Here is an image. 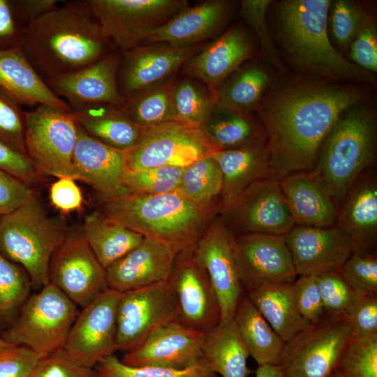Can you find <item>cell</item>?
<instances>
[{
    "label": "cell",
    "mask_w": 377,
    "mask_h": 377,
    "mask_svg": "<svg viewBox=\"0 0 377 377\" xmlns=\"http://www.w3.org/2000/svg\"><path fill=\"white\" fill-rule=\"evenodd\" d=\"M362 98L357 88L318 82L284 86L254 110L266 135L273 177L314 168L320 147L339 117Z\"/></svg>",
    "instance_id": "cell-1"
},
{
    "label": "cell",
    "mask_w": 377,
    "mask_h": 377,
    "mask_svg": "<svg viewBox=\"0 0 377 377\" xmlns=\"http://www.w3.org/2000/svg\"><path fill=\"white\" fill-rule=\"evenodd\" d=\"M20 47L44 81L89 66L116 50L103 36L88 0L63 1L27 24Z\"/></svg>",
    "instance_id": "cell-2"
},
{
    "label": "cell",
    "mask_w": 377,
    "mask_h": 377,
    "mask_svg": "<svg viewBox=\"0 0 377 377\" xmlns=\"http://www.w3.org/2000/svg\"><path fill=\"white\" fill-rule=\"evenodd\" d=\"M103 214L177 254L192 250L218 209L200 207L178 191L157 195L128 193L104 201Z\"/></svg>",
    "instance_id": "cell-3"
},
{
    "label": "cell",
    "mask_w": 377,
    "mask_h": 377,
    "mask_svg": "<svg viewBox=\"0 0 377 377\" xmlns=\"http://www.w3.org/2000/svg\"><path fill=\"white\" fill-rule=\"evenodd\" d=\"M331 1L286 0L277 9L279 34L290 62L302 73L331 79L374 81L345 59L327 32Z\"/></svg>",
    "instance_id": "cell-4"
},
{
    "label": "cell",
    "mask_w": 377,
    "mask_h": 377,
    "mask_svg": "<svg viewBox=\"0 0 377 377\" xmlns=\"http://www.w3.org/2000/svg\"><path fill=\"white\" fill-rule=\"evenodd\" d=\"M376 144L374 117L363 108L346 111L323 140L312 170L327 186L338 207L357 177L373 166Z\"/></svg>",
    "instance_id": "cell-5"
},
{
    "label": "cell",
    "mask_w": 377,
    "mask_h": 377,
    "mask_svg": "<svg viewBox=\"0 0 377 377\" xmlns=\"http://www.w3.org/2000/svg\"><path fill=\"white\" fill-rule=\"evenodd\" d=\"M67 236L64 227L51 219L34 194L15 211L0 217V253L21 266L31 286L50 283L51 258Z\"/></svg>",
    "instance_id": "cell-6"
},
{
    "label": "cell",
    "mask_w": 377,
    "mask_h": 377,
    "mask_svg": "<svg viewBox=\"0 0 377 377\" xmlns=\"http://www.w3.org/2000/svg\"><path fill=\"white\" fill-rule=\"evenodd\" d=\"M77 305L52 283L29 295L0 337L48 355L61 349L78 315Z\"/></svg>",
    "instance_id": "cell-7"
},
{
    "label": "cell",
    "mask_w": 377,
    "mask_h": 377,
    "mask_svg": "<svg viewBox=\"0 0 377 377\" xmlns=\"http://www.w3.org/2000/svg\"><path fill=\"white\" fill-rule=\"evenodd\" d=\"M26 154L37 173L79 180L73 163L79 126L71 111L38 105L25 112Z\"/></svg>",
    "instance_id": "cell-8"
},
{
    "label": "cell",
    "mask_w": 377,
    "mask_h": 377,
    "mask_svg": "<svg viewBox=\"0 0 377 377\" xmlns=\"http://www.w3.org/2000/svg\"><path fill=\"white\" fill-rule=\"evenodd\" d=\"M103 36L121 52L188 7L186 0H88Z\"/></svg>",
    "instance_id": "cell-9"
},
{
    "label": "cell",
    "mask_w": 377,
    "mask_h": 377,
    "mask_svg": "<svg viewBox=\"0 0 377 377\" xmlns=\"http://www.w3.org/2000/svg\"><path fill=\"white\" fill-rule=\"evenodd\" d=\"M218 151L201 128L168 121L144 128L137 143L125 151L126 166L127 170L184 168Z\"/></svg>",
    "instance_id": "cell-10"
},
{
    "label": "cell",
    "mask_w": 377,
    "mask_h": 377,
    "mask_svg": "<svg viewBox=\"0 0 377 377\" xmlns=\"http://www.w3.org/2000/svg\"><path fill=\"white\" fill-rule=\"evenodd\" d=\"M352 339L346 318L325 314L285 343L278 366L286 377H331Z\"/></svg>",
    "instance_id": "cell-11"
},
{
    "label": "cell",
    "mask_w": 377,
    "mask_h": 377,
    "mask_svg": "<svg viewBox=\"0 0 377 377\" xmlns=\"http://www.w3.org/2000/svg\"><path fill=\"white\" fill-rule=\"evenodd\" d=\"M180 322L175 295L167 281L121 293L117 308V349L128 352L151 333Z\"/></svg>",
    "instance_id": "cell-12"
},
{
    "label": "cell",
    "mask_w": 377,
    "mask_h": 377,
    "mask_svg": "<svg viewBox=\"0 0 377 377\" xmlns=\"http://www.w3.org/2000/svg\"><path fill=\"white\" fill-rule=\"evenodd\" d=\"M219 216L235 235L260 233L285 236L295 226L280 180L273 177L250 185Z\"/></svg>",
    "instance_id": "cell-13"
},
{
    "label": "cell",
    "mask_w": 377,
    "mask_h": 377,
    "mask_svg": "<svg viewBox=\"0 0 377 377\" xmlns=\"http://www.w3.org/2000/svg\"><path fill=\"white\" fill-rule=\"evenodd\" d=\"M121 293L108 289L76 317L63 347L76 362L90 368L117 349V308Z\"/></svg>",
    "instance_id": "cell-14"
},
{
    "label": "cell",
    "mask_w": 377,
    "mask_h": 377,
    "mask_svg": "<svg viewBox=\"0 0 377 377\" xmlns=\"http://www.w3.org/2000/svg\"><path fill=\"white\" fill-rule=\"evenodd\" d=\"M49 279L82 308L109 289L105 269L83 235H67L51 258Z\"/></svg>",
    "instance_id": "cell-15"
},
{
    "label": "cell",
    "mask_w": 377,
    "mask_h": 377,
    "mask_svg": "<svg viewBox=\"0 0 377 377\" xmlns=\"http://www.w3.org/2000/svg\"><path fill=\"white\" fill-rule=\"evenodd\" d=\"M168 282L177 298L182 324L205 334L220 323L216 293L192 250L176 255Z\"/></svg>",
    "instance_id": "cell-16"
},
{
    "label": "cell",
    "mask_w": 377,
    "mask_h": 377,
    "mask_svg": "<svg viewBox=\"0 0 377 377\" xmlns=\"http://www.w3.org/2000/svg\"><path fill=\"white\" fill-rule=\"evenodd\" d=\"M233 238L234 234L217 215L192 249L216 293L221 308L220 322L234 319L244 292L235 263Z\"/></svg>",
    "instance_id": "cell-17"
},
{
    "label": "cell",
    "mask_w": 377,
    "mask_h": 377,
    "mask_svg": "<svg viewBox=\"0 0 377 377\" xmlns=\"http://www.w3.org/2000/svg\"><path fill=\"white\" fill-rule=\"evenodd\" d=\"M233 251L244 291L271 283H294L297 273L285 236L234 235Z\"/></svg>",
    "instance_id": "cell-18"
},
{
    "label": "cell",
    "mask_w": 377,
    "mask_h": 377,
    "mask_svg": "<svg viewBox=\"0 0 377 377\" xmlns=\"http://www.w3.org/2000/svg\"><path fill=\"white\" fill-rule=\"evenodd\" d=\"M202 47L200 44L175 47L156 43L122 52L117 73L119 93L124 98L165 81Z\"/></svg>",
    "instance_id": "cell-19"
},
{
    "label": "cell",
    "mask_w": 377,
    "mask_h": 377,
    "mask_svg": "<svg viewBox=\"0 0 377 377\" xmlns=\"http://www.w3.org/2000/svg\"><path fill=\"white\" fill-rule=\"evenodd\" d=\"M285 239L300 276L339 271L353 251L351 240L335 226L295 225Z\"/></svg>",
    "instance_id": "cell-20"
},
{
    "label": "cell",
    "mask_w": 377,
    "mask_h": 377,
    "mask_svg": "<svg viewBox=\"0 0 377 377\" xmlns=\"http://www.w3.org/2000/svg\"><path fill=\"white\" fill-rule=\"evenodd\" d=\"M121 55V51L113 50L89 66L45 82L70 108L94 103L121 106L124 98L117 85Z\"/></svg>",
    "instance_id": "cell-21"
},
{
    "label": "cell",
    "mask_w": 377,
    "mask_h": 377,
    "mask_svg": "<svg viewBox=\"0 0 377 377\" xmlns=\"http://www.w3.org/2000/svg\"><path fill=\"white\" fill-rule=\"evenodd\" d=\"M205 334L180 322L162 326L138 346L125 353L121 360L133 366L185 368L201 360Z\"/></svg>",
    "instance_id": "cell-22"
},
{
    "label": "cell",
    "mask_w": 377,
    "mask_h": 377,
    "mask_svg": "<svg viewBox=\"0 0 377 377\" xmlns=\"http://www.w3.org/2000/svg\"><path fill=\"white\" fill-rule=\"evenodd\" d=\"M73 163L79 180L89 184L104 201L130 193L124 183L125 151L103 144L80 127Z\"/></svg>",
    "instance_id": "cell-23"
},
{
    "label": "cell",
    "mask_w": 377,
    "mask_h": 377,
    "mask_svg": "<svg viewBox=\"0 0 377 377\" xmlns=\"http://www.w3.org/2000/svg\"><path fill=\"white\" fill-rule=\"evenodd\" d=\"M253 52V43L246 32L241 26L235 24L182 67L188 77L203 82L214 96L229 75Z\"/></svg>",
    "instance_id": "cell-24"
},
{
    "label": "cell",
    "mask_w": 377,
    "mask_h": 377,
    "mask_svg": "<svg viewBox=\"0 0 377 377\" xmlns=\"http://www.w3.org/2000/svg\"><path fill=\"white\" fill-rule=\"evenodd\" d=\"M334 226L353 244V253L376 251L377 179L371 168L355 180L340 205Z\"/></svg>",
    "instance_id": "cell-25"
},
{
    "label": "cell",
    "mask_w": 377,
    "mask_h": 377,
    "mask_svg": "<svg viewBox=\"0 0 377 377\" xmlns=\"http://www.w3.org/2000/svg\"><path fill=\"white\" fill-rule=\"evenodd\" d=\"M177 253L144 237L142 242L105 269L108 288L120 293L167 281Z\"/></svg>",
    "instance_id": "cell-26"
},
{
    "label": "cell",
    "mask_w": 377,
    "mask_h": 377,
    "mask_svg": "<svg viewBox=\"0 0 377 377\" xmlns=\"http://www.w3.org/2000/svg\"><path fill=\"white\" fill-rule=\"evenodd\" d=\"M280 186L295 225L334 226L337 203L327 186L313 170L289 174L280 180Z\"/></svg>",
    "instance_id": "cell-27"
},
{
    "label": "cell",
    "mask_w": 377,
    "mask_h": 377,
    "mask_svg": "<svg viewBox=\"0 0 377 377\" xmlns=\"http://www.w3.org/2000/svg\"><path fill=\"white\" fill-rule=\"evenodd\" d=\"M233 3L226 0H209L188 7L166 24L151 32L145 44L165 43L188 47L216 35L227 23Z\"/></svg>",
    "instance_id": "cell-28"
},
{
    "label": "cell",
    "mask_w": 377,
    "mask_h": 377,
    "mask_svg": "<svg viewBox=\"0 0 377 377\" xmlns=\"http://www.w3.org/2000/svg\"><path fill=\"white\" fill-rule=\"evenodd\" d=\"M212 156L219 164L223 175L220 213L230 207L254 182L274 178L269 163L266 143L219 150Z\"/></svg>",
    "instance_id": "cell-29"
},
{
    "label": "cell",
    "mask_w": 377,
    "mask_h": 377,
    "mask_svg": "<svg viewBox=\"0 0 377 377\" xmlns=\"http://www.w3.org/2000/svg\"><path fill=\"white\" fill-rule=\"evenodd\" d=\"M0 87L22 106L42 104L71 111L36 72L20 45L0 50Z\"/></svg>",
    "instance_id": "cell-30"
},
{
    "label": "cell",
    "mask_w": 377,
    "mask_h": 377,
    "mask_svg": "<svg viewBox=\"0 0 377 377\" xmlns=\"http://www.w3.org/2000/svg\"><path fill=\"white\" fill-rule=\"evenodd\" d=\"M78 126L91 137L117 149L126 151L141 137L143 127L133 122L121 106L94 103L71 108Z\"/></svg>",
    "instance_id": "cell-31"
},
{
    "label": "cell",
    "mask_w": 377,
    "mask_h": 377,
    "mask_svg": "<svg viewBox=\"0 0 377 377\" xmlns=\"http://www.w3.org/2000/svg\"><path fill=\"white\" fill-rule=\"evenodd\" d=\"M244 293L285 343L312 325L298 310L293 283L263 284Z\"/></svg>",
    "instance_id": "cell-32"
},
{
    "label": "cell",
    "mask_w": 377,
    "mask_h": 377,
    "mask_svg": "<svg viewBox=\"0 0 377 377\" xmlns=\"http://www.w3.org/2000/svg\"><path fill=\"white\" fill-rule=\"evenodd\" d=\"M202 357L209 369L222 377H247L249 353L244 345L235 319L220 322L205 333Z\"/></svg>",
    "instance_id": "cell-33"
},
{
    "label": "cell",
    "mask_w": 377,
    "mask_h": 377,
    "mask_svg": "<svg viewBox=\"0 0 377 377\" xmlns=\"http://www.w3.org/2000/svg\"><path fill=\"white\" fill-rule=\"evenodd\" d=\"M250 356L260 365H278L285 346L260 312L243 293L234 317Z\"/></svg>",
    "instance_id": "cell-34"
},
{
    "label": "cell",
    "mask_w": 377,
    "mask_h": 377,
    "mask_svg": "<svg viewBox=\"0 0 377 377\" xmlns=\"http://www.w3.org/2000/svg\"><path fill=\"white\" fill-rule=\"evenodd\" d=\"M82 235L105 269L144 239L140 233L108 220L102 212H94L85 216Z\"/></svg>",
    "instance_id": "cell-35"
},
{
    "label": "cell",
    "mask_w": 377,
    "mask_h": 377,
    "mask_svg": "<svg viewBox=\"0 0 377 377\" xmlns=\"http://www.w3.org/2000/svg\"><path fill=\"white\" fill-rule=\"evenodd\" d=\"M175 78L176 74L160 84L124 96L123 110L143 128L177 121L172 102Z\"/></svg>",
    "instance_id": "cell-36"
},
{
    "label": "cell",
    "mask_w": 377,
    "mask_h": 377,
    "mask_svg": "<svg viewBox=\"0 0 377 377\" xmlns=\"http://www.w3.org/2000/svg\"><path fill=\"white\" fill-rule=\"evenodd\" d=\"M269 82L267 71L258 66H249L225 81L214 94L216 108L247 113L255 108Z\"/></svg>",
    "instance_id": "cell-37"
},
{
    "label": "cell",
    "mask_w": 377,
    "mask_h": 377,
    "mask_svg": "<svg viewBox=\"0 0 377 377\" xmlns=\"http://www.w3.org/2000/svg\"><path fill=\"white\" fill-rule=\"evenodd\" d=\"M222 186L221 168L212 156H208L184 169L177 191L192 202L220 213Z\"/></svg>",
    "instance_id": "cell-38"
},
{
    "label": "cell",
    "mask_w": 377,
    "mask_h": 377,
    "mask_svg": "<svg viewBox=\"0 0 377 377\" xmlns=\"http://www.w3.org/2000/svg\"><path fill=\"white\" fill-rule=\"evenodd\" d=\"M225 112L228 115L224 117L214 112L201 127L219 150L266 143L264 129L258 127L247 113Z\"/></svg>",
    "instance_id": "cell-39"
},
{
    "label": "cell",
    "mask_w": 377,
    "mask_h": 377,
    "mask_svg": "<svg viewBox=\"0 0 377 377\" xmlns=\"http://www.w3.org/2000/svg\"><path fill=\"white\" fill-rule=\"evenodd\" d=\"M172 102L176 121L195 127L201 128L216 109L214 94L188 77L175 81Z\"/></svg>",
    "instance_id": "cell-40"
},
{
    "label": "cell",
    "mask_w": 377,
    "mask_h": 377,
    "mask_svg": "<svg viewBox=\"0 0 377 377\" xmlns=\"http://www.w3.org/2000/svg\"><path fill=\"white\" fill-rule=\"evenodd\" d=\"M31 286L27 272L0 253V330L6 329L17 316Z\"/></svg>",
    "instance_id": "cell-41"
},
{
    "label": "cell",
    "mask_w": 377,
    "mask_h": 377,
    "mask_svg": "<svg viewBox=\"0 0 377 377\" xmlns=\"http://www.w3.org/2000/svg\"><path fill=\"white\" fill-rule=\"evenodd\" d=\"M98 377H217L203 360L185 368L129 366L112 355L101 361L95 370Z\"/></svg>",
    "instance_id": "cell-42"
},
{
    "label": "cell",
    "mask_w": 377,
    "mask_h": 377,
    "mask_svg": "<svg viewBox=\"0 0 377 377\" xmlns=\"http://www.w3.org/2000/svg\"><path fill=\"white\" fill-rule=\"evenodd\" d=\"M334 377H377V334L352 339L341 354Z\"/></svg>",
    "instance_id": "cell-43"
},
{
    "label": "cell",
    "mask_w": 377,
    "mask_h": 377,
    "mask_svg": "<svg viewBox=\"0 0 377 377\" xmlns=\"http://www.w3.org/2000/svg\"><path fill=\"white\" fill-rule=\"evenodd\" d=\"M184 168L162 166L126 170L124 186L130 193L137 194L157 195L177 191Z\"/></svg>",
    "instance_id": "cell-44"
},
{
    "label": "cell",
    "mask_w": 377,
    "mask_h": 377,
    "mask_svg": "<svg viewBox=\"0 0 377 377\" xmlns=\"http://www.w3.org/2000/svg\"><path fill=\"white\" fill-rule=\"evenodd\" d=\"M325 313L346 318L364 295L350 287L338 271L317 276Z\"/></svg>",
    "instance_id": "cell-45"
},
{
    "label": "cell",
    "mask_w": 377,
    "mask_h": 377,
    "mask_svg": "<svg viewBox=\"0 0 377 377\" xmlns=\"http://www.w3.org/2000/svg\"><path fill=\"white\" fill-rule=\"evenodd\" d=\"M330 8L332 34L339 46L347 47L369 17L355 3L346 0L331 3Z\"/></svg>",
    "instance_id": "cell-46"
},
{
    "label": "cell",
    "mask_w": 377,
    "mask_h": 377,
    "mask_svg": "<svg viewBox=\"0 0 377 377\" xmlns=\"http://www.w3.org/2000/svg\"><path fill=\"white\" fill-rule=\"evenodd\" d=\"M338 272L355 290L377 295L376 251L367 254L352 253Z\"/></svg>",
    "instance_id": "cell-47"
},
{
    "label": "cell",
    "mask_w": 377,
    "mask_h": 377,
    "mask_svg": "<svg viewBox=\"0 0 377 377\" xmlns=\"http://www.w3.org/2000/svg\"><path fill=\"white\" fill-rule=\"evenodd\" d=\"M22 105L0 87V139L26 153L24 116Z\"/></svg>",
    "instance_id": "cell-48"
},
{
    "label": "cell",
    "mask_w": 377,
    "mask_h": 377,
    "mask_svg": "<svg viewBox=\"0 0 377 377\" xmlns=\"http://www.w3.org/2000/svg\"><path fill=\"white\" fill-rule=\"evenodd\" d=\"M297 306L300 314L311 324L325 315L316 275L300 276L293 283Z\"/></svg>",
    "instance_id": "cell-49"
},
{
    "label": "cell",
    "mask_w": 377,
    "mask_h": 377,
    "mask_svg": "<svg viewBox=\"0 0 377 377\" xmlns=\"http://www.w3.org/2000/svg\"><path fill=\"white\" fill-rule=\"evenodd\" d=\"M45 356L24 346H13L0 353V377H33Z\"/></svg>",
    "instance_id": "cell-50"
},
{
    "label": "cell",
    "mask_w": 377,
    "mask_h": 377,
    "mask_svg": "<svg viewBox=\"0 0 377 377\" xmlns=\"http://www.w3.org/2000/svg\"><path fill=\"white\" fill-rule=\"evenodd\" d=\"M33 377H98L92 368L72 360L63 349L43 357Z\"/></svg>",
    "instance_id": "cell-51"
},
{
    "label": "cell",
    "mask_w": 377,
    "mask_h": 377,
    "mask_svg": "<svg viewBox=\"0 0 377 377\" xmlns=\"http://www.w3.org/2000/svg\"><path fill=\"white\" fill-rule=\"evenodd\" d=\"M350 57L355 65L364 71H377V34L369 18L350 44Z\"/></svg>",
    "instance_id": "cell-52"
},
{
    "label": "cell",
    "mask_w": 377,
    "mask_h": 377,
    "mask_svg": "<svg viewBox=\"0 0 377 377\" xmlns=\"http://www.w3.org/2000/svg\"><path fill=\"white\" fill-rule=\"evenodd\" d=\"M353 339L377 334V295H364L346 317Z\"/></svg>",
    "instance_id": "cell-53"
},
{
    "label": "cell",
    "mask_w": 377,
    "mask_h": 377,
    "mask_svg": "<svg viewBox=\"0 0 377 377\" xmlns=\"http://www.w3.org/2000/svg\"><path fill=\"white\" fill-rule=\"evenodd\" d=\"M0 169L29 186L40 176L26 153L0 139Z\"/></svg>",
    "instance_id": "cell-54"
},
{
    "label": "cell",
    "mask_w": 377,
    "mask_h": 377,
    "mask_svg": "<svg viewBox=\"0 0 377 377\" xmlns=\"http://www.w3.org/2000/svg\"><path fill=\"white\" fill-rule=\"evenodd\" d=\"M29 186L0 169V216L8 214L30 200Z\"/></svg>",
    "instance_id": "cell-55"
},
{
    "label": "cell",
    "mask_w": 377,
    "mask_h": 377,
    "mask_svg": "<svg viewBox=\"0 0 377 377\" xmlns=\"http://www.w3.org/2000/svg\"><path fill=\"white\" fill-rule=\"evenodd\" d=\"M269 0H243L241 1V14L256 32L262 48L267 52H274V47L269 35L266 11L271 3Z\"/></svg>",
    "instance_id": "cell-56"
},
{
    "label": "cell",
    "mask_w": 377,
    "mask_h": 377,
    "mask_svg": "<svg viewBox=\"0 0 377 377\" xmlns=\"http://www.w3.org/2000/svg\"><path fill=\"white\" fill-rule=\"evenodd\" d=\"M75 181L71 177H59L50 186V201L63 212L76 211L82 207V193Z\"/></svg>",
    "instance_id": "cell-57"
},
{
    "label": "cell",
    "mask_w": 377,
    "mask_h": 377,
    "mask_svg": "<svg viewBox=\"0 0 377 377\" xmlns=\"http://www.w3.org/2000/svg\"><path fill=\"white\" fill-rule=\"evenodd\" d=\"M23 30L10 0H0V50L20 45Z\"/></svg>",
    "instance_id": "cell-58"
},
{
    "label": "cell",
    "mask_w": 377,
    "mask_h": 377,
    "mask_svg": "<svg viewBox=\"0 0 377 377\" xmlns=\"http://www.w3.org/2000/svg\"><path fill=\"white\" fill-rule=\"evenodd\" d=\"M14 12L22 27L56 8L59 0H10Z\"/></svg>",
    "instance_id": "cell-59"
},
{
    "label": "cell",
    "mask_w": 377,
    "mask_h": 377,
    "mask_svg": "<svg viewBox=\"0 0 377 377\" xmlns=\"http://www.w3.org/2000/svg\"><path fill=\"white\" fill-rule=\"evenodd\" d=\"M256 377H283L278 365H260L256 371Z\"/></svg>",
    "instance_id": "cell-60"
},
{
    "label": "cell",
    "mask_w": 377,
    "mask_h": 377,
    "mask_svg": "<svg viewBox=\"0 0 377 377\" xmlns=\"http://www.w3.org/2000/svg\"><path fill=\"white\" fill-rule=\"evenodd\" d=\"M13 346H15L13 345H11L7 342H6L1 337H0V353L5 351L9 348H11Z\"/></svg>",
    "instance_id": "cell-61"
},
{
    "label": "cell",
    "mask_w": 377,
    "mask_h": 377,
    "mask_svg": "<svg viewBox=\"0 0 377 377\" xmlns=\"http://www.w3.org/2000/svg\"><path fill=\"white\" fill-rule=\"evenodd\" d=\"M331 377H334V376H333L332 375V376H331Z\"/></svg>",
    "instance_id": "cell-62"
},
{
    "label": "cell",
    "mask_w": 377,
    "mask_h": 377,
    "mask_svg": "<svg viewBox=\"0 0 377 377\" xmlns=\"http://www.w3.org/2000/svg\"><path fill=\"white\" fill-rule=\"evenodd\" d=\"M283 377H286V376H283Z\"/></svg>",
    "instance_id": "cell-63"
},
{
    "label": "cell",
    "mask_w": 377,
    "mask_h": 377,
    "mask_svg": "<svg viewBox=\"0 0 377 377\" xmlns=\"http://www.w3.org/2000/svg\"><path fill=\"white\" fill-rule=\"evenodd\" d=\"M0 217H1V216H0Z\"/></svg>",
    "instance_id": "cell-64"
}]
</instances>
